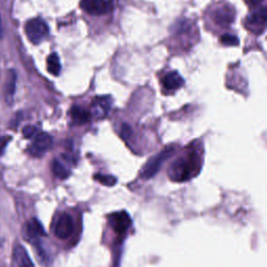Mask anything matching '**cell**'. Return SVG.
Returning a JSON list of instances; mask_svg holds the SVG:
<instances>
[{
	"label": "cell",
	"instance_id": "cell-19",
	"mask_svg": "<svg viewBox=\"0 0 267 267\" xmlns=\"http://www.w3.org/2000/svg\"><path fill=\"white\" fill-rule=\"evenodd\" d=\"M220 42L223 45H226V46H235V45L239 44V39L236 36H234V35H230V33H224V35H222L220 37Z\"/></svg>",
	"mask_w": 267,
	"mask_h": 267
},
{
	"label": "cell",
	"instance_id": "cell-9",
	"mask_svg": "<svg viewBox=\"0 0 267 267\" xmlns=\"http://www.w3.org/2000/svg\"><path fill=\"white\" fill-rule=\"evenodd\" d=\"M25 233H26V236L31 240H35L42 236H45V230L42 223L36 218H31L26 222Z\"/></svg>",
	"mask_w": 267,
	"mask_h": 267
},
{
	"label": "cell",
	"instance_id": "cell-23",
	"mask_svg": "<svg viewBox=\"0 0 267 267\" xmlns=\"http://www.w3.org/2000/svg\"><path fill=\"white\" fill-rule=\"evenodd\" d=\"M245 2L250 5V6H256L262 3V0H245Z\"/></svg>",
	"mask_w": 267,
	"mask_h": 267
},
{
	"label": "cell",
	"instance_id": "cell-24",
	"mask_svg": "<svg viewBox=\"0 0 267 267\" xmlns=\"http://www.w3.org/2000/svg\"><path fill=\"white\" fill-rule=\"evenodd\" d=\"M0 30H2V22H0Z\"/></svg>",
	"mask_w": 267,
	"mask_h": 267
},
{
	"label": "cell",
	"instance_id": "cell-5",
	"mask_svg": "<svg viewBox=\"0 0 267 267\" xmlns=\"http://www.w3.org/2000/svg\"><path fill=\"white\" fill-rule=\"evenodd\" d=\"M73 231V221L69 214L63 213L59 216L55 223L54 233L55 236L60 239H67L71 236Z\"/></svg>",
	"mask_w": 267,
	"mask_h": 267
},
{
	"label": "cell",
	"instance_id": "cell-13",
	"mask_svg": "<svg viewBox=\"0 0 267 267\" xmlns=\"http://www.w3.org/2000/svg\"><path fill=\"white\" fill-rule=\"evenodd\" d=\"M234 20V12L230 8H221L214 14L215 23L221 26H228Z\"/></svg>",
	"mask_w": 267,
	"mask_h": 267
},
{
	"label": "cell",
	"instance_id": "cell-18",
	"mask_svg": "<svg viewBox=\"0 0 267 267\" xmlns=\"http://www.w3.org/2000/svg\"><path fill=\"white\" fill-rule=\"evenodd\" d=\"M94 180L99 182L100 184H103L105 186H114L117 182V179L113 176H108V175H100L97 174L94 176Z\"/></svg>",
	"mask_w": 267,
	"mask_h": 267
},
{
	"label": "cell",
	"instance_id": "cell-20",
	"mask_svg": "<svg viewBox=\"0 0 267 267\" xmlns=\"http://www.w3.org/2000/svg\"><path fill=\"white\" fill-rule=\"evenodd\" d=\"M23 136L27 139H30V138H35L38 134H37V128L33 126V125H26L24 128H23Z\"/></svg>",
	"mask_w": 267,
	"mask_h": 267
},
{
	"label": "cell",
	"instance_id": "cell-4",
	"mask_svg": "<svg viewBox=\"0 0 267 267\" xmlns=\"http://www.w3.org/2000/svg\"><path fill=\"white\" fill-rule=\"evenodd\" d=\"M81 8L90 15H105L111 13L114 5L111 0H82Z\"/></svg>",
	"mask_w": 267,
	"mask_h": 267
},
{
	"label": "cell",
	"instance_id": "cell-21",
	"mask_svg": "<svg viewBox=\"0 0 267 267\" xmlns=\"http://www.w3.org/2000/svg\"><path fill=\"white\" fill-rule=\"evenodd\" d=\"M120 134H121V137L124 140H126V139L130 138V136H131V128L127 124H123L122 127H121V132Z\"/></svg>",
	"mask_w": 267,
	"mask_h": 267
},
{
	"label": "cell",
	"instance_id": "cell-22",
	"mask_svg": "<svg viewBox=\"0 0 267 267\" xmlns=\"http://www.w3.org/2000/svg\"><path fill=\"white\" fill-rule=\"evenodd\" d=\"M9 141H10V137H8V136L2 137V136H0V155L4 154Z\"/></svg>",
	"mask_w": 267,
	"mask_h": 267
},
{
	"label": "cell",
	"instance_id": "cell-16",
	"mask_svg": "<svg viewBox=\"0 0 267 267\" xmlns=\"http://www.w3.org/2000/svg\"><path fill=\"white\" fill-rule=\"evenodd\" d=\"M47 70L52 75H59L61 72V63L56 53H52L47 59Z\"/></svg>",
	"mask_w": 267,
	"mask_h": 267
},
{
	"label": "cell",
	"instance_id": "cell-6",
	"mask_svg": "<svg viewBox=\"0 0 267 267\" xmlns=\"http://www.w3.org/2000/svg\"><path fill=\"white\" fill-rule=\"evenodd\" d=\"M52 138L46 132H41L35 137L32 144L29 147V151L32 156L41 157L43 156L51 146Z\"/></svg>",
	"mask_w": 267,
	"mask_h": 267
},
{
	"label": "cell",
	"instance_id": "cell-14",
	"mask_svg": "<svg viewBox=\"0 0 267 267\" xmlns=\"http://www.w3.org/2000/svg\"><path fill=\"white\" fill-rule=\"evenodd\" d=\"M70 115L72 120L78 124L86 123L91 118V113L81 107H73L70 111Z\"/></svg>",
	"mask_w": 267,
	"mask_h": 267
},
{
	"label": "cell",
	"instance_id": "cell-10",
	"mask_svg": "<svg viewBox=\"0 0 267 267\" xmlns=\"http://www.w3.org/2000/svg\"><path fill=\"white\" fill-rule=\"evenodd\" d=\"M247 25L251 28L261 27L264 24H267V9L266 8H259L255 12H253L246 20Z\"/></svg>",
	"mask_w": 267,
	"mask_h": 267
},
{
	"label": "cell",
	"instance_id": "cell-1",
	"mask_svg": "<svg viewBox=\"0 0 267 267\" xmlns=\"http://www.w3.org/2000/svg\"><path fill=\"white\" fill-rule=\"evenodd\" d=\"M200 167H202V160L197 151L190 150L171 164L168 176L174 182H186L199 173Z\"/></svg>",
	"mask_w": 267,
	"mask_h": 267
},
{
	"label": "cell",
	"instance_id": "cell-7",
	"mask_svg": "<svg viewBox=\"0 0 267 267\" xmlns=\"http://www.w3.org/2000/svg\"><path fill=\"white\" fill-rule=\"evenodd\" d=\"M113 100L110 96H97L92 102V115L96 118H104L112 108Z\"/></svg>",
	"mask_w": 267,
	"mask_h": 267
},
{
	"label": "cell",
	"instance_id": "cell-11",
	"mask_svg": "<svg viewBox=\"0 0 267 267\" xmlns=\"http://www.w3.org/2000/svg\"><path fill=\"white\" fill-rule=\"evenodd\" d=\"M162 85L167 90H177L184 85V80L177 71H171L162 79Z\"/></svg>",
	"mask_w": 267,
	"mask_h": 267
},
{
	"label": "cell",
	"instance_id": "cell-8",
	"mask_svg": "<svg viewBox=\"0 0 267 267\" xmlns=\"http://www.w3.org/2000/svg\"><path fill=\"white\" fill-rule=\"evenodd\" d=\"M109 222L113 227V230L115 231V233L124 234L129 228L131 224V219L126 212L121 211L110 215Z\"/></svg>",
	"mask_w": 267,
	"mask_h": 267
},
{
	"label": "cell",
	"instance_id": "cell-15",
	"mask_svg": "<svg viewBox=\"0 0 267 267\" xmlns=\"http://www.w3.org/2000/svg\"><path fill=\"white\" fill-rule=\"evenodd\" d=\"M51 168H52L54 176L61 180H65L67 178H69V176H70V170L67 168L66 166H64L59 160H53Z\"/></svg>",
	"mask_w": 267,
	"mask_h": 267
},
{
	"label": "cell",
	"instance_id": "cell-12",
	"mask_svg": "<svg viewBox=\"0 0 267 267\" xmlns=\"http://www.w3.org/2000/svg\"><path fill=\"white\" fill-rule=\"evenodd\" d=\"M14 260L18 267H33V263L28 256L26 250L22 245H17L14 249Z\"/></svg>",
	"mask_w": 267,
	"mask_h": 267
},
{
	"label": "cell",
	"instance_id": "cell-17",
	"mask_svg": "<svg viewBox=\"0 0 267 267\" xmlns=\"http://www.w3.org/2000/svg\"><path fill=\"white\" fill-rule=\"evenodd\" d=\"M8 85H7V97L8 99H12L15 91H16V82H17V74L14 70H12L9 74V79H8Z\"/></svg>",
	"mask_w": 267,
	"mask_h": 267
},
{
	"label": "cell",
	"instance_id": "cell-3",
	"mask_svg": "<svg viewBox=\"0 0 267 267\" xmlns=\"http://www.w3.org/2000/svg\"><path fill=\"white\" fill-rule=\"evenodd\" d=\"M27 38L32 43H40L48 35V26L44 20L36 18L29 20L25 25Z\"/></svg>",
	"mask_w": 267,
	"mask_h": 267
},
{
	"label": "cell",
	"instance_id": "cell-2",
	"mask_svg": "<svg viewBox=\"0 0 267 267\" xmlns=\"http://www.w3.org/2000/svg\"><path fill=\"white\" fill-rule=\"evenodd\" d=\"M175 152V147H167L164 150H162L161 152H159L157 156L152 157L143 167V169L141 170V178L144 180H148L151 179L154 176H156L160 169L161 165L163 164V162H165L167 159H168Z\"/></svg>",
	"mask_w": 267,
	"mask_h": 267
}]
</instances>
